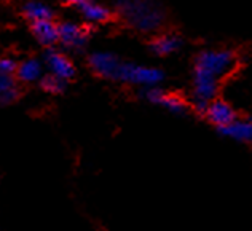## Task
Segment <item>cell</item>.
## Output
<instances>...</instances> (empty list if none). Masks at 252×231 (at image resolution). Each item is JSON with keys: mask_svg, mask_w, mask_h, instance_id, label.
<instances>
[{"mask_svg": "<svg viewBox=\"0 0 252 231\" xmlns=\"http://www.w3.org/2000/svg\"><path fill=\"white\" fill-rule=\"evenodd\" d=\"M18 61L11 56H3L0 59V74H16Z\"/></svg>", "mask_w": 252, "mask_h": 231, "instance_id": "d6986e66", "label": "cell"}, {"mask_svg": "<svg viewBox=\"0 0 252 231\" xmlns=\"http://www.w3.org/2000/svg\"><path fill=\"white\" fill-rule=\"evenodd\" d=\"M16 78L21 83H34L38 82L43 77V67L40 59L37 58H28L19 62L16 70Z\"/></svg>", "mask_w": 252, "mask_h": 231, "instance_id": "4fadbf2b", "label": "cell"}, {"mask_svg": "<svg viewBox=\"0 0 252 231\" xmlns=\"http://www.w3.org/2000/svg\"><path fill=\"white\" fill-rule=\"evenodd\" d=\"M115 10L139 32H154L164 23L166 11L158 0H115Z\"/></svg>", "mask_w": 252, "mask_h": 231, "instance_id": "6da1fadb", "label": "cell"}, {"mask_svg": "<svg viewBox=\"0 0 252 231\" xmlns=\"http://www.w3.org/2000/svg\"><path fill=\"white\" fill-rule=\"evenodd\" d=\"M31 32L43 48H46V46H55L56 43H59V37H61V34H59V24L55 23V19L32 21Z\"/></svg>", "mask_w": 252, "mask_h": 231, "instance_id": "9c48e42d", "label": "cell"}, {"mask_svg": "<svg viewBox=\"0 0 252 231\" xmlns=\"http://www.w3.org/2000/svg\"><path fill=\"white\" fill-rule=\"evenodd\" d=\"M77 8L80 11V15L90 23L102 24V23H107L112 18V10H109L107 6H104L101 3L93 2V0H85Z\"/></svg>", "mask_w": 252, "mask_h": 231, "instance_id": "7c38bea8", "label": "cell"}, {"mask_svg": "<svg viewBox=\"0 0 252 231\" xmlns=\"http://www.w3.org/2000/svg\"><path fill=\"white\" fill-rule=\"evenodd\" d=\"M220 80L211 75L209 72L193 67V77H191V97L200 99V101L211 102L217 97Z\"/></svg>", "mask_w": 252, "mask_h": 231, "instance_id": "8992f818", "label": "cell"}, {"mask_svg": "<svg viewBox=\"0 0 252 231\" xmlns=\"http://www.w3.org/2000/svg\"><path fill=\"white\" fill-rule=\"evenodd\" d=\"M38 87L50 94H63L67 89V80L50 72V74H43V77L38 80Z\"/></svg>", "mask_w": 252, "mask_h": 231, "instance_id": "9a60e30c", "label": "cell"}, {"mask_svg": "<svg viewBox=\"0 0 252 231\" xmlns=\"http://www.w3.org/2000/svg\"><path fill=\"white\" fill-rule=\"evenodd\" d=\"M217 131L220 136L233 139L236 142L252 144V118L251 120H240V118H236L233 123H230L223 128H217Z\"/></svg>", "mask_w": 252, "mask_h": 231, "instance_id": "8fae6325", "label": "cell"}, {"mask_svg": "<svg viewBox=\"0 0 252 231\" xmlns=\"http://www.w3.org/2000/svg\"><path fill=\"white\" fill-rule=\"evenodd\" d=\"M5 2H6V0H5Z\"/></svg>", "mask_w": 252, "mask_h": 231, "instance_id": "44dd1931", "label": "cell"}, {"mask_svg": "<svg viewBox=\"0 0 252 231\" xmlns=\"http://www.w3.org/2000/svg\"><path fill=\"white\" fill-rule=\"evenodd\" d=\"M164 80V72L157 67H145L134 62L123 61L118 70L117 82L126 85H136V87H154L160 85Z\"/></svg>", "mask_w": 252, "mask_h": 231, "instance_id": "3957f363", "label": "cell"}, {"mask_svg": "<svg viewBox=\"0 0 252 231\" xmlns=\"http://www.w3.org/2000/svg\"><path fill=\"white\" fill-rule=\"evenodd\" d=\"M21 97V91H19L18 87H13L10 89H5V91H0V104L3 105H11L19 101Z\"/></svg>", "mask_w": 252, "mask_h": 231, "instance_id": "ac0fdd59", "label": "cell"}, {"mask_svg": "<svg viewBox=\"0 0 252 231\" xmlns=\"http://www.w3.org/2000/svg\"><path fill=\"white\" fill-rule=\"evenodd\" d=\"M122 62V59L110 51H94L86 58V64H88L93 74L112 82H117Z\"/></svg>", "mask_w": 252, "mask_h": 231, "instance_id": "277c9868", "label": "cell"}, {"mask_svg": "<svg viewBox=\"0 0 252 231\" xmlns=\"http://www.w3.org/2000/svg\"><path fill=\"white\" fill-rule=\"evenodd\" d=\"M160 105L168 112H171L172 115H187L189 112V104L177 94H168V92H164Z\"/></svg>", "mask_w": 252, "mask_h": 231, "instance_id": "2e32d148", "label": "cell"}, {"mask_svg": "<svg viewBox=\"0 0 252 231\" xmlns=\"http://www.w3.org/2000/svg\"><path fill=\"white\" fill-rule=\"evenodd\" d=\"M59 45L63 46L64 50H70L74 53H82L90 40V32L88 28L80 26L77 23H70V21H64L59 23Z\"/></svg>", "mask_w": 252, "mask_h": 231, "instance_id": "5b68a950", "label": "cell"}, {"mask_svg": "<svg viewBox=\"0 0 252 231\" xmlns=\"http://www.w3.org/2000/svg\"><path fill=\"white\" fill-rule=\"evenodd\" d=\"M163 96H164V91L161 88H158V85H154V87H141V89H139V97L145 99V101L150 104L160 105Z\"/></svg>", "mask_w": 252, "mask_h": 231, "instance_id": "e0dca14e", "label": "cell"}, {"mask_svg": "<svg viewBox=\"0 0 252 231\" xmlns=\"http://www.w3.org/2000/svg\"><path fill=\"white\" fill-rule=\"evenodd\" d=\"M204 118H206L211 124H214L216 128H223V126H227V124L233 123L238 118V114L227 101H223L220 97H216L211 101Z\"/></svg>", "mask_w": 252, "mask_h": 231, "instance_id": "ba28073f", "label": "cell"}, {"mask_svg": "<svg viewBox=\"0 0 252 231\" xmlns=\"http://www.w3.org/2000/svg\"><path fill=\"white\" fill-rule=\"evenodd\" d=\"M43 59L45 64L51 74L64 78V80H74L77 75V69L74 62L70 61L63 51H58L55 46H46L43 50Z\"/></svg>", "mask_w": 252, "mask_h": 231, "instance_id": "52a82bcc", "label": "cell"}, {"mask_svg": "<svg viewBox=\"0 0 252 231\" xmlns=\"http://www.w3.org/2000/svg\"><path fill=\"white\" fill-rule=\"evenodd\" d=\"M63 3L65 5H74V6H78L82 2H85V0H61Z\"/></svg>", "mask_w": 252, "mask_h": 231, "instance_id": "ffe728a7", "label": "cell"}, {"mask_svg": "<svg viewBox=\"0 0 252 231\" xmlns=\"http://www.w3.org/2000/svg\"><path fill=\"white\" fill-rule=\"evenodd\" d=\"M238 64L236 51L228 48L220 50H201L195 56L193 67L203 69L214 75L219 80H223L225 77L230 75L235 70Z\"/></svg>", "mask_w": 252, "mask_h": 231, "instance_id": "7a4b0ae2", "label": "cell"}, {"mask_svg": "<svg viewBox=\"0 0 252 231\" xmlns=\"http://www.w3.org/2000/svg\"><path fill=\"white\" fill-rule=\"evenodd\" d=\"M21 15L29 23L38 21V19H55V11L50 5H46L40 0H26L21 5Z\"/></svg>", "mask_w": 252, "mask_h": 231, "instance_id": "5bb4252c", "label": "cell"}, {"mask_svg": "<svg viewBox=\"0 0 252 231\" xmlns=\"http://www.w3.org/2000/svg\"><path fill=\"white\" fill-rule=\"evenodd\" d=\"M182 45H184V38L179 34H164L152 38L149 43V50L155 56H168L181 50Z\"/></svg>", "mask_w": 252, "mask_h": 231, "instance_id": "30bf717a", "label": "cell"}]
</instances>
